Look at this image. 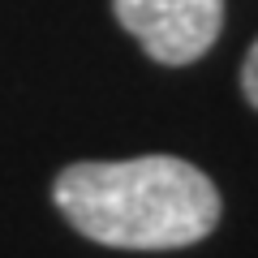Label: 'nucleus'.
I'll return each mask as SVG.
<instances>
[{"label": "nucleus", "mask_w": 258, "mask_h": 258, "mask_svg": "<svg viewBox=\"0 0 258 258\" xmlns=\"http://www.w3.org/2000/svg\"><path fill=\"white\" fill-rule=\"evenodd\" d=\"M112 13L159 64H194L224 30V0H112Z\"/></svg>", "instance_id": "2"}, {"label": "nucleus", "mask_w": 258, "mask_h": 258, "mask_svg": "<svg viewBox=\"0 0 258 258\" xmlns=\"http://www.w3.org/2000/svg\"><path fill=\"white\" fill-rule=\"evenodd\" d=\"M56 211L86 241L112 249H185L220 224V189L189 159H82L52 185Z\"/></svg>", "instance_id": "1"}, {"label": "nucleus", "mask_w": 258, "mask_h": 258, "mask_svg": "<svg viewBox=\"0 0 258 258\" xmlns=\"http://www.w3.org/2000/svg\"><path fill=\"white\" fill-rule=\"evenodd\" d=\"M241 91H245L249 108H258V39L249 43L245 60H241Z\"/></svg>", "instance_id": "3"}]
</instances>
